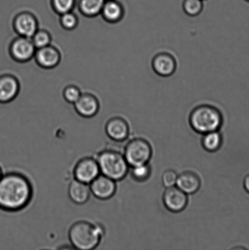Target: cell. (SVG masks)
I'll return each instance as SVG.
<instances>
[{
  "label": "cell",
  "mask_w": 249,
  "mask_h": 250,
  "mask_svg": "<svg viewBox=\"0 0 249 250\" xmlns=\"http://www.w3.org/2000/svg\"><path fill=\"white\" fill-rule=\"evenodd\" d=\"M34 195L33 186L23 173L9 172L0 179V209L16 212L26 208Z\"/></svg>",
  "instance_id": "6da1fadb"
},
{
  "label": "cell",
  "mask_w": 249,
  "mask_h": 250,
  "mask_svg": "<svg viewBox=\"0 0 249 250\" xmlns=\"http://www.w3.org/2000/svg\"><path fill=\"white\" fill-rule=\"evenodd\" d=\"M105 232L106 231L102 225L87 220H79L71 225L68 237L73 248L92 250L101 244Z\"/></svg>",
  "instance_id": "7a4b0ae2"
},
{
  "label": "cell",
  "mask_w": 249,
  "mask_h": 250,
  "mask_svg": "<svg viewBox=\"0 0 249 250\" xmlns=\"http://www.w3.org/2000/svg\"><path fill=\"white\" fill-rule=\"evenodd\" d=\"M223 123L221 112L211 105L202 104L195 107L190 116V124L200 134L218 131Z\"/></svg>",
  "instance_id": "3957f363"
},
{
  "label": "cell",
  "mask_w": 249,
  "mask_h": 250,
  "mask_svg": "<svg viewBox=\"0 0 249 250\" xmlns=\"http://www.w3.org/2000/svg\"><path fill=\"white\" fill-rule=\"evenodd\" d=\"M98 164L100 173L112 180L121 181L128 172L129 165L124 156L113 149H105L95 157Z\"/></svg>",
  "instance_id": "277c9868"
},
{
  "label": "cell",
  "mask_w": 249,
  "mask_h": 250,
  "mask_svg": "<svg viewBox=\"0 0 249 250\" xmlns=\"http://www.w3.org/2000/svg\"><path fill=\"white\" fill-rule=\"evenodd\" d=\"M152 148L146 140L134 139L129 142L124 150V158L129 166L133 167L148 164L152 156Z\"/></svg>",
  "instance_id": "5b68a950"
},
{
  "label": "cell",
  "mask_w": 249,
  "mask_h": 250,
  "mask_svg": "<svg viewBox=\"0 0 249 250\" xmlns=\"http://www.w3.org/2000/svg\"><path fill=\"white\" fill-rule=\"evenodd\" d=\"M101 173L96 158L85 157L79 159L73 168V179L90 185Z\"/></svg>",
  "instance_id": "8992f818"
},
{
  "label": "cell",
  "mask_w": 249,
  "mask_h": 250,
  "mask_svg": "<svg viewBox=\"0 0 249 250\" xmlns=\"http://www.w3.org/2000/svg\"><path fill=\"white\" fill-rule=\"evenodd\" d=\"M37 49L31 39L19 36L10 45V55L19 62H26L34 57Z\"/></svg>",
  "instance_id": "52a82bcc"
},
{
  "label": "cell",
  "mask_w": 249,
  "mask_h": 250,
  "mask_svg": "<svg viewBox=\"0 0 249 250\" xmlns=\"http://www.w3.org/2000/svg\"><path fill=\"white\" fill-rule=\"evenodd\" d=\"M89 186L92 195L100 200L110 199L116 190V181L102 174L95 178Z\"/></svg>",
  "instance_id": "ba28073f"
},
{
  "label": "cell",
  "mask_w": 249,
  "mask_h": 250,
  "mask_svg": "<svg viewBox=\"0 0 249 250\" xmlns=\"http://www.w3.org/2000/svg\"><path fill=\"white\" fill-rule=\"evenodd\" d=\"M163 203L170 211L180 212L185 209L188 204V196L179 188H168L163 196Z\"/></svg>",
  "instance_id": "9c48e42d"
},
{
  "label": "cell",
  "mask_w": 249,
  "mask_h": 250,
  "mask_svg": "<svg viewBox=\"0 0 249 250\" xmlns=\"http://www.w3.org/2000/svg\"><path fill=\"white\" fill-rule=\"evenodd\" d=\"M13 24L16 33L24 38L31 39L38 30V21L29 12H22L17 15Z\"/></svg>",
  "instance_id": "30bf717a"
},
{
  "label": "cell",
  "mask_w": 249,
  "mask_h": 250,
  "mask_svg": "<svg viewBox=\"0 0 249 250\" xmlns=\"http://www.w3.org/2000/svg\"><path fill=\"white\" fill-rule=\"evenodd\" d=\"M152 67L158 75L168 77L172 75L177 69V62L171 54L162 52L157 54L153 58Z\"/></svg>",
  "instance_id": "8fae6325"
},
{
  "label": "cell",
  "mask_w": 249,
  "mask_h": 250,
  "mask_svg": "<svg viewBox=\"0 0 249 250\" xmlns=\"http://www.w3.org/2000/svg\"><path fill=\"white\" fill-rule=\"evenodd\" d=\"M105 132L109 138L112 141L123 142L129 136V125L126 120L121 117H113L107 121L105 126Z\"/></svg>",
  "instance_id": "7c38bea8"
},
{
  "label": "cell",
  "mask_w": 249,
  "mask_h": 250,
  "mask_svg": "<svg viewBox=\"0 0 249 250\" xmlns=\"http://www.w3.org/2000/svg\"><path fill=\"white\" fill-rule=\"evenodd\" d=\"M34 58L40 67L51 69L58 65L60 61V54L57 48L51 45L37 49Z\"/></svg>",
  "instance_id": "4fadbf2b"
},
{
  "label": "cell",
  "mask_w": 249,
  "mask_h": 250,
  "mask_svg": "<svg viewBox=\"0 0 249 250\" xmlns=\"http://www.w3.org/2000/svg\"><path fill=\"white\" fill-rule=\"evenodd\" d=\"M91 195L89 185L75 179H73L68 186V197L76 205H85L89 202Z\"/></svg>",
  "instance_id": "5bb4252c"
},
{
  "label": "cell",
  "mask_w": 249,
  "mask_h": 250,
  "mask_svg": "<svg viewBox=\"0 0 249 250\" xmlns=\"http://www.w3.org/2000/svg\"><path fill=\"white\" fill-rule=\"evenodd\" d=\"M19 90L18 80L13 76L0 77V103L7 104L16 99Z\"/></svg>",
  "instance_id": "9a60e30c"
},
{
  "label": "cell",
  "mask_w": 249,
  "mask_h": 250,
  "mask_svg": "<svg viewBox=\"0 0 249 250\" xmlns=\"http://www.w3.org/2000/svg\"><path fill=\"white\" fill-rule=\"evenodd\" d=\"M75 111L84 118H92L97 114L99 104L96 98L90 94L81 95L74 104Z\"/></svg>",
  "instance_id": "2e32d148"
},
{
  "label": "cell",
  "mask_w": 249,
  "mask_h": 250,
  "mask_svg": "<svg viewBox=\"0 0 249 250\" xmlns=\"http://www.w3.org/2000/svg\"><path fill=\"white\" fill-rule=\"evenodd\" d=\"M201 180L197 174L192 171H185L178 176L176 185L187 194H192L201 187Z\"/></svg>",
  "instance_id": "e0dca14e"
},
{
  "label": "cell",
  "mask_w": 249,
  "mask_h": 250,
  "mask_svg": "<svg viewBox=\"0 0 249 250\" xmlns=\"http://www.w3.org/2000/svg\"><path fill=\"white\" fill-rule=\"evenodd\" d=\"M105 21L111 23H115L121 21L124 16L123 6L115 0L105 1L101 12Z\"/></svg>",
  "instance_id": "ac0fdd59"
},
{
  "label": "cell",
  "mask_w": 249,
  "mask_h": 250,
  "mask_svg": "<svg viewBox=\"0 0 249 250\" xmlns=\"http://www.w3.org/2000/svg\"><path fill=\"white\" fill-rule=\"evenodd\" d=\"M105 1V0H80V11L85 16H96L101 14Z\"/></svg>",
  "instance_id": "d6986e66"
},
{
  "label": "cell",
  "mask_w": 249,
  "mask_h": 250,
  "mask_svg": "<svg viewBox=\"0 0 249 250\" xmlns=\"http://www.w3.org/2000/svg\"><path fill=\"white\" fill-rule=\"evenodd\" d=\"M222 143L223 137L218 131L205 134L202 139V146L209 152L218 151L221 148Z\"/></svg>",
  "instance_id": "ffe728a7"
},
{
  "label": "cell",
  "mask_w": 249,
  "mask_h": 250,
  "mask_svg": "<svg viewBox=\"0 0 249 250\" xmlns=\"http://www.w3.org/2000/svg\"><path fill=\"white\" fill-rule=\"evenodd\" d=\"M203 7V0H184L183 2V9L185 13L190 17L199 16Z\"/></svg>",
  "instance_id": "44dd1931"
},
{
  "label": "cell",
  "mask_w": 249,
  "mask_h": 250,
  "mask_svg": "<svg viewBox=\"0 0 249 250\" xmlns=\"http://www.w3.org/2000/svg\"><path fill=\"white\" fill-rule=\"evenodd\" d=\"M151 168L148 164L133 167L131 171L132 177L138 182H143L148 180L151 175Z\"/></svg>",
  "instance_id": "7402d4cb"
},
{
  "label": "cell",
  "mask_w": 249,
  "mask_h": 250,
  "mask_svg": "<svg viewBox=\"0 0 249 250\" xmlns=\"http://www.w3.org/2000/svg\"><path fill=\"white\" fill-rule=\"evenodd\" d=\"M31 40L36 49H39L50 45L51 37L47 31L38 30L35 34L32 37Z\"/></svg>",
  "instance_id": "603a6c76"
},
{
  "label": "cell",
  "mask_w": 249,
  "mask_h": 250,
  "mask_svg": "<svg viewBox=\"0 0 249 250\" xmlns=\"http://www.w3.org/2000/svg\"><path fill=\"white\" fill-rule=\"evenodd\" d=\"M75 4V0H52L54 11L62 15L72 11Z\"/></svg>",
  "instance_id": "cb8c5ba5"
},
{
  "label": "cell",
  "mask_w": 249,
  "mask_h": 250,
  "mask_svg": "<svg viewBox=\"0 0 249 250\" xmlns=\"http://www.w3.org/2000/svg\"><path fill=\"white\" fill-rule=\"evenodd\" d=\"M60 24L63 28L67 30H73L78 24V20L76 15L72 11L60 15Z\"/></svg>",
  "instance_id": "d4e9b609"
},
{
  "label": "cell",
  "mask_w": 249,
  "mask_h": 250,
  "mask_svg": "<svg viewBox=\"0 0 249 250\" xmlns=\"http://www.w3.org/2000/svg\"><path fill=\"white\" fill-rule=\"evenodd\" d=\"M81 95L80 90L73 85L66 87L63 91V97L66 101L73 104L79 100Z\"/></svg>",
  "instance_id": "484cf974"
},
{
  "label": "cell",
  "mask_w": 249,
  "mask_h": 250,
  "mask_svg": "<svg viewBox=\"0 0 249 250\" xmlns=\"http://www.w3.org/2000/svg\"><path fill=\"white\" fill-rule=\"evenodd\" d=\"M177 177V174L174 170L165 171L162 177L163 185L167 188L173 187L176 185Z\"/></svg>",
  "instance_id": "4316f807"
},
{
  "label": "cell",
  "mask_w": 249,
  "mask_h": 250,
  "mask_svg": "<svg viewBox=\"0 0 249 250\" xmlns=\"http://www.w3.org/2000/svg\"><path fill=\"white\" fill-rule=\"evenodd\" d=\"M244 187L245 189L249 193V174L246 176L245 180H244Z\"/></svg>",
  "instance_id": "83f0119b"
},
{
  "label": "cell",
  "mask_w": 249,
  "mask_h": 250,
  "mask_svg": "<svg viewBox=\"0 0 249 250\" xmlns=\"http://www.w3.org/2000/svg\"><path fill=\"white\" fill-rule=\"evenodd\" d=\"M2 175H3V173H2V168L1 166H0V179L1 178Z\"/></svg>",
  "instance_id": "f1b7e54d"
},
{
  "label": "cell",
  "mask_w": 249,
  "mask_h": 250,
  "mask_svg": "<svg viewBox=\"0 0 249 250\" xmlns=\"http://www.w3.org/2000/svg\"><path fill=\"white\" fill-rule=\"evenodd\" d=\"M246 1L249 2V0H246Z\"/></svg>",
  "instance_id": "f546056e"
},
{
  "label": "cell",
  "mask_w": 249,
  "mask_h": 250,
  "mask_svg": "<svg viewBox=\"0 0 249 250\" xmlns=\"http://www.w3.org/2000/svg\"><path fill=\"white\" fill-rule=\"evenodd\" d=\"M107 1H108V0H107Z\"/></svg>",
  "instance_id": "4dcf8cb0"
}]
</instances>
